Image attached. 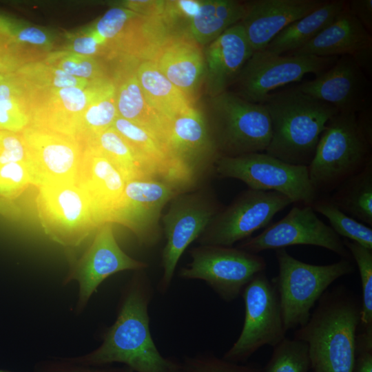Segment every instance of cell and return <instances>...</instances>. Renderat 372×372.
I'll return each mask as SVG.
<instances>
[{
    "mask_svg": "<svg viewBox=\"0 0 372 372\" xmlns=\"http://www.w3.org/2000/svg\"><path fill=\"white\" fill-rule=\"evenodd\" d=\"M28 125L29 118L23 110L0 101V130L19 133Z\"/></svg>",
    "mask_w": 372,
    "mask_h": 372,
    "instance_id": "7bdbcfd3",
    "label": "cell"
},
{
    "mask_svg": "<svg viewBox=\"0 0 372 372\" xmlns=\"http://www.w3.org/2000/svg\"><path fill=\"white\" fill-rule=\"evenodd\" d=\"M85 145L99 151L114 165L126 182L156 178L134 149L112 127Z\"/></svg>",
    "mask_w": 372,
    "mask_h": 372,
    "instance_id": "4dcf8cb0",
    "label": "cell"
},
{
    "mask_svg": "<svg viewBox=\"0 0 372 372\" xmlns=\"http://www.w3.org/2000/svg\"><path fill=\"white\" fill-rule=\"evenodd\" d=\"M27 150L21 132L0 130V166L12 162H25Z\"/></svg>",
    "mask_w": 372,
    "mask_h": 372,
    "instance_id": "ab89813d",
    "label": "cell"
},
{
    "mask_svg": "<svg viewBox=\"0 0 372 372\" xmlns=\"http://www.w3.org/2000/svg\"><path fill=\"white\" fill-rule=\"evenodd\" d=\"M6 74L0 72V82L4 79Z\"/></svg>",
    "mask_w": 372,
    "mask_h": 372,
    "instance_id": "681fc988",
    "label": "cell"
},
{
    "mask_svg": "<svg viewBox=\"0 0 372 372\" xmlns=\"http://www.w3.org/2000/svg\"><path fill=\"white\" fill-rule=\"evenodd\" d=\"M190 256L191 262L179 271V276L205 281L226 302L238 298L267 267L263 257L238 247L200 245L190 250Z\"/></svg>",
    "mask_w": 372,
    "mask_h": 372,
    "instance_id": "30bf717a",
    "label": "cell"
},
{
    "mask_svg": "<svg viewBox=\"0 0 372 372\" xmlns=\"http://www.w3.org/2000/svg\"><path fill=\"white\" fill-rule=\"evenodd\" d=\"M43 61L76 78L91 81L109 78L104 65L95 58L68 50L49 52Z\"/></svg>",
    "mask_w": 372,
    "mask_h": 372,
    "instance_id": "8d00e7d4",
    "label": "cell"
},
{
    "mask_svg": "<svg viewBox=\"0 0 372 372\" xmlns=\"http://www.w3.org/2000/svg\"><path fill=\"white\" fill-rule=\"evenodd\" d=\"M118 116L115 89L92 102L84 110L74 138L83 146L111 127Z\"/></svg>",
    "mask_w": 372,
    "mask_h": 372,
    "instance_id": "d6a6232c",
    "label": "cell"
},
{
    "mask_svg": "<svg viewBox=\"0 0 372 372\" xmlns=\"http://www.w3.org/2000/svg\"><path fill=\"white\" fill-rule=\"evenodd\" d=\"M8 46V38L6 37H0V63L3 56L6 53Z\"/></svg>",
    "mask_w": 372,
    "mask_h": 372,
    "instance_id": "7dc6e473",
    "label": "cell"
},
{
    "mask_svg": "<svg viewBox=\"0 0 372 372\" xmlns=\"http://www.w3.org/2000/svg\"><path fill=\"white\" fill-rule=\"evenodd\" d=\"M136 275L127 286L116 320L105 333L101 344L71 360L94 366L122 363L134 372L172 371L174 359L161 354L150 333V282L147 276Z\"/></svg>",
    "mask_w": 372,
    "mask_h": 372,
    "instance_id": "6da1fadb",
    "label": "cell"
},
{
    "mask_svg": "<svg viewBox=\"0 0 372 372\" xmlns=\"http://www.w3.org/2000/svg\"><path fill=\"white\" fill-rule=\"evenodd\" d=\"M101 42L100 38L92 28L74 36L70 41L68 49L66 50L94 58L96 56H105Z\"/></svg>",
    "mask_w": 372,
    "mask_h": 372,
    "instance_id": "b9f144b4",
    "label": "cell"
},
{
    "mask_svg": "<svg viewBox=\"0 0 372 372\" xmlns=\"http://www.w3.org/2000/svg\"><path fill=\"white\" fill-rule=\"evenodd\" d=\"M361 300L347 287L327 290L294 338L308 345L313 372H353Z\"/></svg>",
    "mask_w": 372,
    "mask_h": 372,
    "instance_id": "7a4b0ae2",
    "label": "cell"
},
{
    "mask_svg": "<svg viewBox=\"0 0 372 372\" xmlns=\"http://www.w3.org/2000/svg\"><path fill=\"white\" fill-rule=\"evenodd\" d=\"M37 188L39 219L52 240L63 246H77L96 228L88 201L76 184Z\"/></svg>",
    "mask_w": 372,
    "mask_h": 372,
    "instance_id": "5bb4252c",
    "label": "cell"
},
{
    "mask_svg": "<svg viewBox=\"0 0 372 372\" xmlns=\"http://www.w3.org/2000/svg\"><path fill=\"white\" fill-rule=\"evenodd\" d=\"M291 203L280 193L248 188L221 208L198 242L200 245L232 247L267 227L276 214Z\"/></svg>",
    "mask_w": 372,
    "mask_h": 372,
    "instance_id": "7c38bea8",
    "label": "cell"
},
{
    "mask_svg": "<svg viewBox=\"0 0 372 372\" xmlns=\"http://www.w3.org/2000/svg\"><path fill=\"white\" fill-rule=\"evenodd\" d=\"M301 92L335 107L339 112L358 113L371 103V81L353 59L340 56L315 79L296 85Z\"/></svg>",
    "mask_w": 372,
    "mask_h": 372,
    "instance_id": "d6986e66",
    "label": "cell"
},
{
    "mask_svg": "<svg viewBox=\"0 0 372 372\" xmlns=\"http://www.w3.org/2000/svg\"><path fill=\"white\" fill-rule=\"evenodd\" d=\"M329 200L353 218L372 227V161L339 185Z\"/></svg>",
    "mask_w": 372,
    "mask_h": 372,
    "instance_id": "f546056e",
    "label": "cell"
},
{
    "mask_svg": "<svg viewBox=\"0 0 372 372\" xmlns=\"http://www.w3.org/2000/svg\"><path fill=\"white\" fill-rule=\"evenodd\" d=\"M316 212L325 216L332 229L367 249H372V228L348 216L338 209L328 197H318L312 204Z\"/></svg>",
    "mask_w": 372,
    "mask_h": 372,
    "instance_id": "836d02e7",
    "label": "cell"
},
{
    "mask_svg": "<svg viewBox=\"0 0 372 372\" xmlns=\"http://www.w3.org/2000/svg\"><path fill=\"white\" fill-rule=\"evenodd\" d=\"M167 147L195 184L220 157L208 119L194 105L172 119Z\"/></svg>",
    "mask_w": 372,
    "mask_h": 372,
    "instance_id": "ffe728a7",
    "label": "cell"
},
{
    "mask_svg": "<svg viewBox=\"0 0 372 372\" xmlns=\"http://www.w3.org/2000/svg\"><path fill=\"white\" fill-rule=\"evenodd\" d=\"M297 245L321 247L344 259L351 256L341 238L317 216L311 205L293 207L281 220L268 225L260 234L240 242L237 247L258 254Z\"/></svg>",
    "mask_w": 372,
    "mask_h": 372,
    "instance_id": "2e32d148",
    "label": "cell"
},
{
    "mask_svg": "<svg viewBox=\"0 0 372 372\" xmlns=\"http://www.w3.org/2000/svg\"><path fill=\"white\" fill-rule=\"evenodd\" d=\"M339 56L278 55L265 50L255 51L232 84L231 91L243 99L263 103L269 94L306 74L316 76L329 68Z\"/></svg>",
    "mask_w": 372,
    "mask_h": 372,
    "instance_id": "8fae6325",
    "label": "cell"
},
{
    "mask_svg": "<svg viewBox=\"0 0 372 372\" xmlns=\"http://www.w3.org/2000/svg\"><path fill=\"white\" fill-rule=\"evenodd\" d=\"M351 12L366 30L372 31V0H351L347 1Z\"/></svg>",
    "mask_w": 372,
    "mask_h": 372,
    "instance_id": "f6af8a7d",
    "label": "cell"
},
{
    "mask_svg": "<svg viewBox=\"0 0 372 372\" xmlns=\"http://www.w3.org/2000/svg\"><path fill=\"white\" fill-rule=\"evenodd\" d=\"M147 265L127 255L115 239L112 223L97 228L94 240L68 275L65 282L72 280L79 284L76 308L83 309L100 284L107 277L125 270H143Z\"/></svg>",
    "mask_w": 372,
    "mask_h": 372,
    "instance_id": "ac0fdd59",
    "label": "cell"
},
{
    "mask_svg": "<svg viewBox=\"0 0 372 372\" xmlns=\"http://www.w3.org/2000/svg\"><path fill=\"white\" fill-rule=\"evenodd\" d=\"M24 88L29 118L28 126L74 138L81 117L86 107L94 100L114 90L115 85L112 79L107 78L85 88Z\"/></svg>",
    "mask_w": 372,
    "mask_h": 372,
    "instance_id": "4fadbf2b",
    "label": "cell"
},
{
    "mask_svg": "<svg viewBox=\"0 0 372 372\" xmlns=\"http://www.w3.org/2000/svg\"><path fill=\"white\" fill-rule=\"evenodd\" d=\"M122 372H134V371L125 366V368H123Z\"/></svg>",
    "mask_w": 372,
    "mask_h": 372,
    "instance_id": "c3c4849f",
    "label": "cell"
},
{
    "mask_svg": "<svg viewBox=\"0 0 372 372\" xmlns=\"http://www.w3.org/2000/svg\"><path fill=\"white\" fill-rule=\"evenodd\" d=\"M12 19L0 14V36L8 38Z\"/></svg>",
    "mask_w": 372,
    "mask_h": 372,
    "instance_id": "bcb514c9",
    "label": "cell"
},
{
    "mask_svg": "<svg viewBox=\"0 0 372 372\" xmlns=\"http://www.w3.org/2000/svg\"><path fill=\"white\" fill-rule=\"evenodd\" d=\"M372 138L360 128L356 113L338 112L327 123L308 167L317 194L332 192L372 161Z\"/></svg>",
    "mask_w": 372,
    "mask_h": 372,
    "instance_id": "277c9868",
    "label": "cell"
},
{
    "mask_svg": "<svg viewBox=\"0 0 372 372\" xmlns=\"http://www.w3.org/2000/svg\"><path fill=\"white\" fill-rule=\"evenodd\" d=\"M137 63L123 68L113 80L118 116L142 127L167 146L172 121L147 103L136 77Z\"/></svg>",
    "mask_w": 372,
    "mask_h": 372,
    "instance_id": "484cf974",
    "label": "cell"
},
{
    "mask_svg": "<svg viewBox=\"0 0 372 372\" xmlns=\"http://www.w3.org/2000/svg\"><path fill=\"white\" fill-rule=\"evenodd\" d=\"M214 172L221 178L242 181L249 189L280 193L292 203L312 205L319 197L307 166L289 164L265 152L220 156Z\"/></svg>",
    "mask_w": 372,
    "mask_h": 372,
    "instance_id": "52a82bcc",
    "label": "cell"
},
{
    "mask_svg": "<svg viewBox=\"0 0 372 372\" xmlns=\"http://www.w3.org/2000/svg\"><path fill=\"white\" fill-rule=\"evenodd\" d=\"M172 372H262L254 364L236 363L211 354L174 360Z\"/></svg>",
    "mask_w": 372,
    "mask_h": 372,
    "instance_id": "f35d334b",
    "label": "cell"
},
{
    "mask_svg": "<svg viewBox=\"0 0 372 372\" xmlns=\"http://www.w3.org/2000/svg\"><path fill=\"white\" fill-rule=\"evenodd\" d=\"M21 134L31 185L75 184L83 150L75 138L30 126Z\"/></svg>",
    "mask_w": 372,
    "mask_h": 372,
    "instance_id": "9a60e30c",
    "label": "cell"
},
{
    "mask_svg": "<svg viewBox=\"0 0 372 372\" xmlns=\"http://www.w3.org/2000/svg\"><path fill=\"white\" fill-rule=\"evenodd\" d=\"M241 295L245 309L242 329L223 357L236 363L245 362L265 345L274 347L287 333L276 287L265 271L257 274Z\"/></svg>",
    "mask_w": 372,
    "mask_h": 372,
    "instance_id": "ba28073f",
    "label": "cell"
},
{
    "mask_svg": "<svg viewBox=\"0 0 372 372\" xmlns=\"http://www.w3.org/2000/svg\"><path fill=\"white\" fill-rule=\"evenodd\" d=\"M262 104L272 127L265 153L289 164L308 167L327 123L339 111L295 86L271 92Z\"/></svg>",
    "mask_w": 372,
    "mask_h": 372,
    "instance_id": "3957f363",
    "label": "cell"
},
{
    "mask_svg": "<svg viewBox=\"0 0 372 372\" xmlns=\"http://www.w3.org/2000/svg\"><path fill=\"white\" fill-rule=\"evenodd\" d=\"M322 0H251L244 1L240 21L254 52L263 50L291 23L321 6Z\"/></svg>",
    "mask_w": 372,
    "mask_h": 372,
    "instance_id": "603a6c76",
    "label": "cell"
},
{
    "mask_svg": "<svg viewBox=\"0 0 372 372\" xmlns=\"http://www.w3.org/2000/svg\"><path fill=\"white\" fill-rule=\"evenodd\" d=\"M0 372H14V371H8V370L0 369Z\"/></svg>",
    "mask_w": 372,
    "mask_h": 372,
    "instance_id": "f907efd6",
    "label": "cell"
},
{
    "mask_svg": "<svg viewBox=\"0 0 372 372\" xmlns=\"http://www.w3.org/2000/svg\"><path fill=\"white\" fill-rule=\"evenodd\" d=\"M136 74L149 105L169 121L194 105L151 60L138 61Z\"/></svg>",
    "mask_w": 372,
    "mask_h": 372,
    "instance_id": "83f0119b",
    "label": "cell"
},
{
    "mask_svg": "<svg viewBox=\"0 0 372 372\" xmlns=\"http://www.w3.org/2000/svg\"><path fill=\"white\" fill-rule=\"evenodd\" d=\"M12 73L18 77L25 88L32 90L70 87L85 88L99 81H91L72 76L43 60L25 63Z\"/></svg>",
    "mask_w": 372,
    "mask_h": 372,
    "instance_id": "1f68e13d",
    "label": "cell"
},
{
    "mask_svg": "<svg viewBox=\"0 0 372 372\" xmlns=\"http://www.w3.org/2000/svg\"><path fill=\"white\" fill-rule=\"evenodd\" d=\"M123 369L82 364L64 358L42 362L36 365L35 372H122Z\"/></svg>",
    "mask_w": 372,
    "mask_h": 372,
    "instance_id": "60d3db41",
    "label": "cell"
},
{
    "mask_svg": "<svg viewBox=\"0 0 372 372\" xmlns=\"http://www.w3.org/2000/svg\"><path fill=\"white\" fill-rule=\"evenodd\" d=\"M208 121L220 156L265 152L271 121L262 103L247 101L231 91L209 97Z\"/></svg>",
    "mask_w": 372,
    "mask_h": 372,
    "instance_id": "5b68a950",
    "label": "cell"
},
{
    "mask_svg": "<svg viewBox=\"0 0 372 372\" xmlns=\"http://www.w3.org/2000/svg\"><path fill=\"white\" fill-rule=\"evenodd\" d=\"M311 360L306 342L285 338L273 347L262 372H309Z\"/></svg>",
    "mask_w": 372,
    "mask_h": 372,
    "instance_id": "d590c367",
    "label": "cell"
},
{
    "mask_svg": "<svg viewBox=\"0 0 372 372\" xmlns=\"http://www.w3.org/2000/svg\"><path fill=\"white\" fill-rule=\"evenodd\" d=\"M125 183L118 170L99 151L90 145L83 146L75 184L88 201L96 228L110 223Z\"/></svg>",
    "mask_w": 372,
    "mask_h": 372,
    "instance_id": "44dd1931",
    "label": "cell"
},
{
    "mask_svg": "<svg viewBox=\"0 0 372 372\" xmlns=\"http://www.w3.org/2000/svg\"><path fill=\"white\" fill-rule=\"evenodd\" d=\"M8 43L22 55L33 58V53L48 54L52 48V36L41 28L25 25L12 19L10 28Z\"/></svg>",
    "mask_w": 372,
    "mask_h": 372,
    "instance_id": "74e56055",
    "label": "cell"
},
{
    "mask_svg": "<svg viewBox=\"0 0 372 372\" xmlns=\"http://www.w3.org/2000/svg\"><path fill=\"white\" fill-rule=\"evenodd\" d=\"M369 48H372L371 34L351 12L347 1L344 10L331 23L304 45L287 55L353 56Z\"/></svg>",
    "mask_w": 372,
    "mask_h": 372,
    "instance_id": "d4e9b609",
    "label": "cell"
},
{
    "mask_svg": "<svg viewBox=\"0 0 372 372\" xmlns=\"http://www.w3.org/2000/svg\"><path fill=\"white\" fill-rule=\"evenodd\" d=\"M149 60L194 105L204 82L202 46L185 34L167 37Z\"/></svg>",
    "mask_w": 372,
    "mask_h": 372,
    "instance_id": "7402d4cb",
    "label": "cell"
},
{
    "mask_svg": "<svg viewBox=\"0 0 372 372\" xmlns=\"http://www.w3.org/2000/svg\"><path fill=\"white\" fill-rule=\"evenodd\" d=\"M353 372H372V337L357 333Z\"/></svg>",
    "mask_w": 372,
    "mask_h": 372,
    "instance_id": "ee69618b",
    "label": "cell"
},
{
    "mask_svg": "<svg viewBox=\"0 0 372 372\" xmlns=\"http://www.w3.org/2000/svg\"><path fill=\"white\" fill-rule=\"evenodd\" d=\"M344 0L325 1L316 10L283 29L267 45V52L289 54L312 40L331 23L347 6Z\"/></svg>",
    "mask_w": 372,
    "mask_h": 372,
    "instance_id": "4316f807",
    "label": "cell"
},
{
    "mask_svg": "<svg viewBox=\"0 0 372 372\" xmlns=\"http://www.w3.org/2000/svg\"><path fill=\"white\" fill-rule=\"evenodd\" d=\"M244 1L236 0L203 1L198 13L190 21L187 34L201 46L215 40L244 17Z\"/></svg>",
    "mask_w": 372,
    "mask_h": 372,
    "instance_id": "f1b7e54d",
    "label": "cell"
},
{
    "mask_svg": "<svg viewBox=\"0 0 372 372\" xmlns=\"http://www.w3.org/2000/svg\"><path fill=\"white\" fill-rule=\"evenodd\" d=\"M168 204L161 217L166 240L162 252L163 276L158 285L162 293L170 287L185 250L201 236L222 208L211 192L203 190L180 192Z\"/></svg>",
    "mask_w": 372,
    "mask_h": 372,
    "instance_id": "9c48e42d",
    "label": "cell"
},
{
    "mask_svg": "<svg viewBox=\"0 0 372 372\" xmlns=\"http://www.w3.org/2000/svg\"><path fill=\"white\" fill-rule=\"evenodd\" d=\"M278 274L272 279L279 296L286 331L304 325L321 296L337 279L355 271L348 259L326 265L300 261L286 249H276Z\"/></svg>",
    "mask_w": 372,
    "mask_h": 372,
    "instance_id": "8992f818",
    "label": "cell"
},
{
    "mask_svg": "<svg viewBox=\"0 0 372 372\" xmlns=\"http://www.w3.org/2000/svg\"><path fill=\"white\" fill-rule=\"evenodd\" d=\"M342 240L357 264L361 279V316L358 332L372 336V249L346 238Z\"/></svg>",
    "mask_w": 372,
    "mask_h": 372,
    "instance_id": "e575fe53",
    "label": "cell"
},
{
    "mask_svg": "<svg viewBox=\"0 0 372 372\" xmlns=\"http://www.w3.org/2000/svg\"><path fill=\"white\" fill-rule=\"evenodd\" d=\"M180 192L173 184L160 179L127 181L110 223L123 225L141 241L152 243L159 235L163 209Z\"/></svg>",
    "mask_w": 372,
    "mask_h": 372,
    "instance_id": "e0dca14e",
    "label": "cell"
},
{
    "mask_svg": "<svg viewBox=\"0 0 372 372\" xmlns=\"http://www.w3.org/2000/svg\"><path fill=\"white\" fill-rule=\"evenodd\" d=\"M253 52L240 22L205 46L203 83L209 97L218 95L232 85Z\"/></svg>",
    "mask_w": 372,
    "mask_h": 372,
    "instance_id": "cb8c5ba5",
    "label": "cell"
}]
</instances>
